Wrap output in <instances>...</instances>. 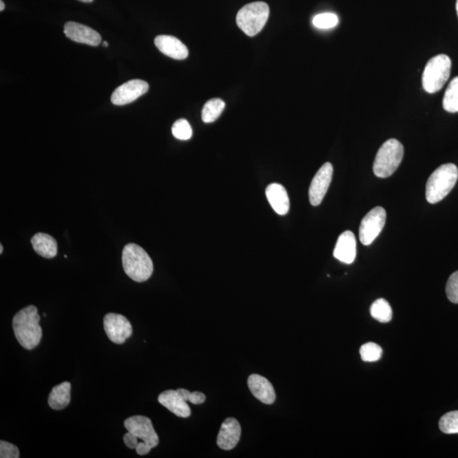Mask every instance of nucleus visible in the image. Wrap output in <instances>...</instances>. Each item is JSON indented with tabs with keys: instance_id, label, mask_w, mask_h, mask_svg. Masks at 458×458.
<instances>
[{
	"instance_id": "obj_1",
	"label": "nucleus",
	"mask_w": 458,
	"mask_h": 458,
	"mask_svg": "<svg viewBox=\"0 0 458 458\" xmlns=\"http://www.w3.org/2000/svg\"><path fill=\"white\" fill-rule=\"evenodd\" d=\"M39 321L38 309L32 305L14 315L12 321L14 336L25 349H34L41 342L43 332Z\"/></svg>"
},
{
	"instance_id": "obj_2",
	"label": "nucleus",
	"mask_w": 458,
	"mask_h": 458,
	"mask_svg": "<svg viewBox=\"0 0 458 458\" xmlns=\"http://www.w3.org/2000/svg\"><path fill=\"white\" fill-rule=\"evenodd\" d=\"M123 266L127 276L138 283L147 281L154 271L153 262L147 252L134 243L123 249Z\"/></svg>"
},
{
	"instance_id": "obj_3",
	"label": "nucleus",
	"mask_w": 458,
	"mask_h": 458,
	"mask_svg": "<svg viewBox=\"0 0 458 458\" xmlns=\"http://www.w3.org/2000/svg\"><path fill=\"white\" fill-rule=\"evenodd\" d=\"M458 179L456 165H442L428 178L426 185V200L428 203L436 204L441 201L452 191Z\"/></svg>"
},
{
	"instance_id": "obj_4",
	"label": "nucleus",
	"mask_w": 458,
	"mask_h": 458,
	"mask_svg": "<svg viewBox=\"0 0 458 458\" xmlns=\"http://www.w3.org/2000/svg\"><path fill=\"white\" fill-rule=\"evenodd\" d=\"M404 148L401 142L391 138L384 142L379 149L373 163V171L377 177L386 178L393 175L402 163Z\"/></svg>"
},
{
	"instance_id": "obj_5",
	"label": "nucleus",
	"mask_w": 458,
	"mask_h": 458,
	"mask_svg": "<svg viewBox=\"0 0 458 458\" xmlns=\"http://www.w3.org/2000/svg\"><path fill=\"white\" fill-rule=\"evenodd\" d=\"M450 69H452V61L446 54H438L431 58L423 73L424 90L427 93H437L448 81Z\"/></svg>"
},
{
	"instance_id": "obj_6",
	"label": "nucleus",
	"mask_w": 458,
	"mask_h": 458,
	"mask_svg": "<svg viewBox=\"0 0 458 458\" xmlns=\"http://www.w3.org/2000/svg\"><path fill=\"white\" fill-rule=\"evenodd\" d=\"M269 14V6L265 2L248 3L238 12L237 24L245 34L254 37L262 30Z\"/></svg>"
},
{
	"instance_id": "obj_7",
	"label": "nucleus",
	"mask_w": 458,
	"mask_h": 458,
	"mask_svg": "<svg viewBox=\"0 0 458 458\" xmlns=\"http://www.w3.org/2000/svg\"><path fill=\"white\" fill-rule=\"evenodd\" d=\"M386 222V211L383 207L372 209L362 220L359 239L364 245H370L379 236Z\"/></svg>"
},
{
	"instance_id": "obj_8",
	"label": "nucleus",
	"mask_w": 458,
	"mask_h": 458,
	"mask_svg": "<svg viewBox=\"0 0 458 458\" xmlns=\"http://www.w3.org/2000/svg\"><path fill=\"white\" fill-rule=\"evenodd\" d=\"M104 329L112 342L122 344L133 335V327L126 317L108 313L104 318Z\"/></svg>"
},
{
	"instance_id": "obj_9",
	"label": "nucleus",
	"mask_w": 458,
	"mask_h": 458,
	"mask_svg": "<svg viewBox=\"0 0 458 458\" xmlns=\"http://www.w3.org/2000/svg\"><path fill=\"white\" fill-rule=\"evenodd\" d=\"M128 432L136 435L141 441L153 449L159 444L158 435L153 427L152 420L145 416L137 415L128 417L124 422Z\"/></svg>"
},
{
	"instance_id": "obj_10",
	"label": "nucleus",
	"mask_w": 458,
	"mask_h": 458,
	"mask_svg": "<svg viewBox=\"0 0 458 458\" xmlns=\"http://www.w3.org/2000/svg\"><path fill=\"white\" fill-rule=\"evenodd\" d=\"M149 84L145 81L134 79L128 81L113 92L111 101L115 105H125L137 100L147 93Z\"/></svg>"
},
{
	"instance_id": "obj_11",
	"label": "nucleus",
	"mask_w": 458,
	"mask_h": 458,
	"mask_svg": "<svg viewBox=\"0 0 458 458\" xmlns=\"http://www.w3.org/2000/svg\"><path fill=\"white\" fill-rule=\"evenodd\" d=\"M333 171L332 164L327 163L315 175L309 189V200L313 206H320L324 200L332 181Z\"/></svg>"
},
{
	"instance_id": "obj_12",
	"label": "nucleus",
	"mask_w": 458,
	"mask_h": 458,
	"mask_svg": "<svg viewBox=\"0 0 458 458\" xmlns=\"http://www.w3.org/2000/svg\"><path fill=\"white\" fill-rule=\"evenodd\" d=\"M64 34L72 41L90 46H98L101 36L98 32L85 25L69 21L64 27Z\"/></svg>"
},
{
	"instance_id": "obj_13",
	"label": "nucleus",
	"mask_w": 458,
	"mask_h": 458,
	"mask_svg": "<svg viewBox=\"0 0 458 458\" xmlns=\"http://www.w3.org/2000/svg\"><path fill=\"white\" fill-rule=\"evenodd\" d=\"M248 386L252 395L264 404L271 405L276 400L273 384L265 377L251 375L248 379Z\"/></svg>"
},
{
	"instance_id": "obj_14",
	"label": "nucleus",
	"mask_w": 458,
	"mask_h": 458,
	"mask_svg": "<svg viewBox=\"0 0 458 458\" xmlns=\"http://www.w3.org/2000/svg\"><path fill=\"white\" fill-rule=\"evenodd\" d=\"M241 427L236 419H227L222 424L218 435L217 442L220 448L225 450H232L240 441Z\"/></svg>"
},
{
	"instance_id": "obj_15",
	"label": "nucleus",
	"mask_w": 458,
	"mask_h": 458,
	"mask_svg": "<svg viewBox=\"0 0 458 458\" xmlns=\"http://www.w3.org/2000/svg\"><path fill=\"white\" fill-rule=\"evenodd\" d=\"M357 256V240L351 231H346L340 234L333 250V256L339 261L351 264Z\"/></svg>"
},
{
	"instance_id": "obj_16",
	"label": "nucleus",
	"mask_w": 458,
	"mask_h": 458,
	"mask_svg": "<svg viewBox=\"0 0 458 458\" xmlns=\"http://www.w3.org/2000/svg\"><path fill=\"white\" fill-rule=\"evenodd\" d=\"M155 45L165 56L175 59V60H185L189 56L188 48L174 36H157L155 39Z\"/></svg>"
},
{
	"instance_id": "obj_17",
	"label": "nucleus",
	"mask_w": 458,
	"mask_h": 458,
	"mask_svg": "<svg viewBox=\"0 0 458 458\" xmlns=\"http://www.w3.org/2000/svg\"><path fill=\"white\" fill-rule=\"evenodd\" d=\"M158 402L160 404L179 417H189L191 414L188 403L183 400L178 391L169 390L163 392L159 395Z\"/></svg>"
},
{
	"instance_id": "obj_18",
	"label": "nucleus",
	"mask_w": 458,
	"mask_h": 458,
	"mask_svg": "<svg viewBox=\"0 0 458 458\" xmlns=\"http://www.w3.org/2000/svg\"><path fill=\"white\" fill-rule=\"evenodd\" d=\"M266 196L271 207L276 214L280 216L287 215L289 210V199L287 189L278 183H272L267 186Z\"/></svg>"
},
{
	"instance_id": "obj_19",
	"label": "nucleus",
	"mask_w": 458,
	"mask_h": 458,
	"mask_svg": "<svg viewBox=\"0 0 458 458\" xmlns=\"http://www.w3.org/2000/svg\"><path fill=\"white\" fill-rule=\"evenodd\" d=\"M31 243L37 254L43 258L50 259L56 256L57 242L54 238L47 233H38L32 238Z\"/></svg>"
},
{
	"instance_id": "obj_20",
	"label": "nucleus",
	"mask_w": 458,
	"mask_h": 458,
	"mask_svg": "<svg viewBox=\"0 0 458 458\" xmlns=\"http://www.w3.org/2000/svg\"><path fill=\"white\" fill-rule=\"evenodd\" d=\"M72 386L69 382H63L54 386L49 397V405L54 410H62L71 402Z\"/></svg>"
},
{
	"instance_id": "obj_21",
	"label": "nucleus",
	"mask_w": 458,
	"mask_h": 458,
	"mask_svg": "<svg viewBox=\"0 0 458 458\" xmlns=\"http://www.w3.org/2000/svg\"><path fill=\"white\" fill-rule=\"evenodd\" d=\"M225 108V101L221 98H211L204 105L202 111V120L204 123H211L218 119Z\"/></svg>"
},
{
	"instance_id": "obj_22",
	"label": "nucleus",
	"mask_w": 458,
	"mask_h": 458,
	"mask_svg": "<svg viewBox=\"0 0 458 458\" xmlns=\"http://www.w3.org/2000/svg\"><path fill=\"white\" fill-rule=\"evenodd\" d=\"M370 314L377 321L386 324V322H389L392 320L393 313H392L389 302L386 300L381 298L376 300L372 304L371 307H370Z\"/></svg>"
},
{
	"instance_id": "obj_23",
	"label": "nucleus",
	"mask_w": 458,
	"mask_h": 458,
	"mask_svg": "<svg viewBox=\"0 0 458 458\" xmlns=\"http://www.w3.org/2000/svg\"><path fill=\"white\" fill-rule=\"evenodd\" d=\"M443 107L450 113L458 112V76L452 80L443 98Z\"/></svg>"
},
{
	"instance_id": "obj_24",
	"label": "nucleus",
	"mask_w": 458,
	"mask_h": 458,
	"mask_svg": "<svg viewBox=\"0 0 458 458\" xmlns=\"http://www.w3.org/2000/svg\"><path fill=\"white\" fill-rule=\"evenodd\" d=\"M439 430L447 435L458 434V411L447 413L439 422Z\"/></svg>"
},
{
	"instance_id": "obj_25",
	"label": "nucleus",
	"mask_w": 458,
	"mask_h": 458,
	"mask_svg": "<svg viewBox=\"0 0 458 458\" xmlns=\"http://www.w3.org/2000/svg\"><path fill=\"white\" fill-rule=\"evenodd\" d=\"M382 348L373 342L366 343L361 347L360 355L362 361L373 362L379 360L382 355Z\"/></svg>"
},
{
	"instance_id": "obj_26",
	"label": "nucleus",
	"mask_w": 458,
	"mask_h": 458,
	"mask_svg": "<svg viewBox=\"0 0 458 458\" xmlns=\"http://www.w3.org/2000/svg\"><path fill=\"white\" fill-rule=\"evenodd\" d=\"M171 133L176 138L180 140H189L192 137L193 130L188 121L179 119L176 121L171 127Z\"/></svg>"
},
{
	"instance_id": "obj_27",
	"label": "nucleus",
	"mask_w": 458,
	"mask_h": 458,
	"mask_svg": "<svg viewBox=\"0 0 458 458\" xmlns=\"http://www.w3.org/2000/svg\"><path fill=\"white\" fill-rule=\"evenodd\" d=\"M313 23L317 28L331 29L339 23V18L333 13H322L313 18Z\"/></svg>"
},
{
	"instance_id": "obj_28",
	"label": "nucleus",
	"mask_w": 458,
	"mask_h": 458,
	"mask_svg": "<svg viewBox=\"0 0 458 458\" xmlns=\"http://www.w3.org/2000/svg\"><path fill=\"white\" fill-rule=\"evenodd\" d=\"M446 292L450 302L458 304V271L450 275L447 281Z\"/></svg>"
},
{
	"instance_id": "obj_29",
	"label": "nucleus",
	"mask_w": 458,
	"mask_h": 458,
	"mask_svg": "<svg viewBox=\"0 0 458 458\" xmlns=\"http://www.w3.org/2000/svg\"><path fill=\"white\" fill-rule=\"evenodd\" d=\"M178 394L181 395L183 400L191 402L192 404L200 405L206 401V395L201 392H190L185 389H178Z\"/></svg>"
},
{
	"instance_id": "obj_30",
	"label": "nucleus",
	"mask_w": 458,
	"mask_h": 458,
	"mask_svg": "<svg viewBox=\"0 0 458 458\" xmlns=\"http://www.w3.org/2000/svg\"><path fill=\"white\" fill-rule=\"evenodd\" d=\"M20 457L19 450L17 446L10 444L7 441L0 442V457L1 458H18Z\"/></svg>"
},
{
	"instance_id": "obj_31",
	"label": "nucleus",
	"mask_w": 458,
	"mask_h": 458,
	"mask_svg": "<svg viewBox=\"0 0 458 458\" xmlns=\"http://www.w3.org/2000/svg\"><path fill=\"white\" fill-rule=\"evenodd\" d=\"M124 444L128 447L129 449H136L137 445L139 442V439L136 435L130 433L127 431V433L123 436Z\"/></svg>"
},
{
	"instance_id": "obj_32",
	"label": "nucleus",
	"mask_w": 458,
	"mask_h": 458,
	"mask_svg": "<svg viewBox=\"0 0 458 458\" xmlns=\"http://www.w3.org/2000/svg\"><path fill=\"white\" fill-rule=\"evenodd\" d=\"M152 447H150L149 445L146 444V443L143 442V441H139L138 444L137 445L136 447V452L138 454V455L140 456H144L146 455V454H148L150 450H152Z\"/></svg>"
},
{
	"instance_id": "obj_33",
	"label": "nucleus",
	"mask_w": 458,
	"mask_h": 458,
	"mask_svg": "<svg viewBox=\"0 0 458 458\" xmlns=\"http://www.w3.org/2000/svg\"><path fill=\"white\" fill-rule=\"evenodd\" d=\"M5 3L3 2V0L0 1V12H3L5 10Z\"/></svg>"
},
{
	"instance_id": "obj_34",
	"label": "nucleus",
	"mask_w": 458,
	"mask_h": 458,
	"mask_svg": "<svg viewBox=\"0 0 458 458\" xmlns=\"http://www.w3.org/2000/svg\"><path fill=\"white\" fill-rule=\"evenodd\" d=\"M79 1L83 2V3H91L93 2L94 0H79Z\"/></svg>"
},
{
	"instance_id": "obj_35",
	"label": "nucleus",
	"mask_w": 458,
	"mask_h": 458,
	"mask_svg": "<svg viewBox=\"0 0 458 458\" xmlns=\"http://www.w3.org/2000/svg\"><path fill=\"white\" fill-rule=\"evenodd\" d=\"M456 9H457V16H458V0H457Z\"/></svg>"
},
{
	"instance_id": "obj_36",
	"label": "nucleus",
	"mask_w": 458,
	"mask_h": 458,
	"mask_svg": "<svg viewBox=\"0 0 458 458\" xmlns=\"http://www.w3.org/2000/svg\"><path fill=\"white\" fill-rule=\"evenodd\" d=\"M0 253H1V254L3 253V245L2 244L0 245Z\"/></svg>"
},
{
	"instance_id": "obj_37",
	"label": "nucleus",
	"mask_w": 458,
	"mask_h": 458,
	"mask_svg": "<svg viewBox=\"0 0 458 458\" xmlns=\"http://www.w3.org/2000/svg\"><path fill=\"white\" fill-rule=\"evenodd\" d=\"M103 46H104V47H108V46H109V45H108V43H107V42H104V43H103Z\"/></svg>"
}]
</instances>
